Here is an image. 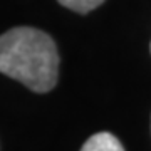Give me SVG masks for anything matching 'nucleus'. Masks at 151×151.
<instances>
[{"label": "nucleus", "instance_id": "nucleus-3", "mask_svg": "<svg viewBox=\"0 0 151 151\" xmlns=\"http://www.w3.org/2000/svg\"><path fill=\"white\" fill-rule=\"evenodd\" d=\"M57 2L77 14H87V12L94 10L96 7H99L104 0H57Z\"/></svg>", "mask_w": 151, "mask_h": 151}, {"label": "nucleus", "instance_id": "nucleus-2", "mask_svg": "<svg viewBox=\"0 0 151 151\" xmlns=\"http://www.w3.org/2000/svg\"><path fill=\"white\" fill-rule=\"evenodd\" d=\"M81 151H124V148L111 133H97L82 145Z\"/></svg>", "mask_w": 151, "mask_h": 151}, {"label": "nucleus", "instance_id": "nucleus-1", "mask_svg": "<svg viewBox=\"0 0 151 151\" xmlns=\"http://www.w3.org/2000/svg\"><path fill=\"white\" fill-rule=\"evenodd\" d=\"M59 55L50 35L34 27H15L0 35V72L35 92L57 82Z\"/></svg>", "mask_w": 151, "mask_h": 151}]
</instances>
